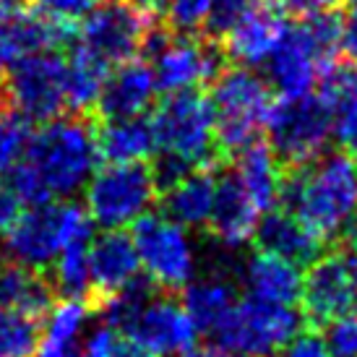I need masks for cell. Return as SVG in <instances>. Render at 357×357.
I'll use <instances>...</instances> for the list:
<instances>
[{
  "label": "cell",
  "mask_w": 357,
  "mask_h": 357,
  "mask_svg": "<svg viewBox=\"0 0 357 357\" xmlns=\"http://www.w3.org/2000/svg\"><path fill=\"white\" fill-rule=\"evenodd\" d=\"M31 133L29 149L8 172V185L24 206L73 199L89 183L100 165L97 130L79 115L42 123Z\"/></svg>",
  "instance_id": "1"
},
{
  "label": "cell",
  "mask_w": 357,
  "mask_h": 357,
  "mask_svg": "<svg viewBox=\"0 0 357 357\" xmlns=\"http://www.w3.org/2000/svg\"><path fill=\"white\" fill-rule=\"evenodd\" d=\"M321 243L339 240L357 217V162L344 151L324 154L282 180L279 204Z\"/></svg>",
  "instance_id": "2"
},
{
  "label": "cell",
  "mask_w": 357,
  "mask_h": 357,
  "mask_svg": "<svg viewBox=\"0 0 357 357\" xmlns=\"http://www.w3.org/2000/svg\"><path fill=\"white\" fill-rule=\"evenodd\" d=\"M159 162L154 169L159 190L193 167H211L219 157L214 115L208 97L178 91L159 102L149 118Z\"/></svg>",
  "instance_id": "3"
},
{
  "label": "cell",
  "mask_w": 357,
  "mask_h": 357,
  "mask_svg": "<svg viewBox=\"0 0 357 357\" xmlns=\"http://www.w3.org/2000/svg\"><path fill=\"white\" fill-rule=\"evenodd\" d=\"M94 238V222L76 201H47L24 208L3 232V253L10 264L47 271L70 243Z\"/></svg>",
  "instance_id": "4"
},
{
  "label": "cell",
  "mask_w": 357,
  "mask_h": 357,
  "mask_svg": "<svg viewBox=\"0 0 357 357\" xmlns=\"http://www.w3.org/2000/svg\"><path fill=\"white\" fill-rule=\"evenodd\" d=\"M211 115L217 146L225 154H238L256 144L266 128L268 109L274 105L271 84L258 76L256 68L232 66L211 81Z\"/></svg>",
  "instance_id": "5"
},
{
  "label": "cell",
  "mask_w": 357,
  "mask_h": 357,
  "mask_svg": "<svg viewBox=\"0 0 357 357\" xmlns=\"http://www.w3.org/2000/svg\"><path fill=\"white\" fill-rule=\"evenodd\" d=\"M339 47V19L334 10L287 26L277 50L266 60L268 81L279 94H305L316 86Z\"/></svg>",
  "instance_id": "6"
},
{
  "label": "cell",
  "mask_w": 357,
  "mask_h": 357,
  "mask_svg": "<svg viewBox=\"0 0 357 357\" xmlns=\"http://www.w3.org/2000/svg\"><path fill=\"white\" fill-rule=\"evenodd\" d=\"M264 130L282 167L298 169L326 154L334 139V112L313 91L282 94L268 109Z\"/></svg>",
  "instance_id": "7"
},
{
  "label": "cell",
  "mask_w": 357,
  "mask_h": 357,
  "mask_svg": "<svg viewBox=\"0 0 357 357\" xmlns=\"http://www.w3.org/2000/svg\"><path fill=\"white\" fill-rule=\"evenodd\" d=\"M157 196V178L146 162H107L84 185V208L102 229H126L149 214Z\"/></svg>",
  "instance_id": "8"
},
{
  "label": "cell",
  "mask_w": 357,
  "mask_h": 357,
  "mask_svg": "<svg viewBox=\"0 0 357 357\" xmlns=\"http://www.w3.org/2000/svg\"><path fill=\"white\" fill-rule=\"evenodd\" d=\"M305 326L295 305H274L264 300H238L208 337L214 349L238 357H271Z\"/></svg>",
  "instance_id": "9"
},
{
  "label": "cell",
  "mask_w": 357,
  "mask_h": 357,
  "mask_svg": "<svg viewBox=\"0 0 357 357\" xmlns=\"http://www.w3.org/2000/svg\"><path fill=\"white\" fill-rule=\"evenodd\" d=\"M144 277L162 292H180L196 277V250L183 225L165 214H144L130 225Z\"/></svg>",
  "instance_id": "10"
},
{
  "label": "cell",
  "mask_w": 357,
  "mask_h": 357,
  "mask_svg": "<svg viewBox=\"0 0 357 357\" xmlns=\"http://www.w3.org/2000/svg\"><path fill=\"white\" fill-rule=\"evenodd\" d=\"M146 52L159 91L165 94L199 91L222 70V47L188 31L162 34L154 29L146 42Z\"/></svg>",
  "instance_id": "11"
},
{
  "label": "cell",
  "mask_w": 357,
  "mask_h": 357,
  "mask_svg": "<svg viewBox=\"0 0 357 357\" xmlns=\"http://www.w3.org/2000/svg\"><path fill=\"white\" fill-rule=\"evenodd\" d=\"M151 34V13L136 8L130 0H100L81 19L76 45L112 68L146 50Z\"/></svg>",
  "instance_id": "12"
},
{
  "label": "cell",
  "mask_w": 357,
  "mask_h": 357,
  "mask_svg": "<svg viewBox=\"0 0 357 357\" xmlns=\"http://www.w3.org/2000/svg\"><path fill=\"white\" fill-rule=\"evenodd\" d=\"M66 58L58 52H34L8 68L3 84L10 107L29 123H50L68 109Z\"/></svg>",
  "instance_id": "13"
},
{
  "label": "cell",
  "mask_w": 357,
  "mask_h": 357,
  "mask_svg": "<svg viewBox=\"0 0 357 357\" xmlns=\"http://www.w3.org/2000/svg\"><path fill=\"white\" fill-rule=\"evenodd\" d=\"M300 303L310 326H324L331 318L349 313L357 303V250L339 243L307 264Z\"/></svg>",
  "instance_id": "14"
},
{
  "label": "cell",
  "mask_w": 357,
  "mask_h": 357,
  "mask_svg": "<svg viewBox=\"0 0 357 357\" xmlns=\"http://www.w3.org/2000/svg\"><path fill=\"white\" fill-rule=\"evenodd\" d=\"M284 31L287 21L279 0H248L238 10V16L219 31L225 40L222 55L245 68H261L277 50Z\"/></svg>",
  "instance_id": "15"
},
{
  "label": "cell",
  "mask_w": 357,
  "mask_h": 357,
  "mask_svg": "<svg viewBox=\"0 0 357 357\" xmlns=\"http://www.w3.org/2000/svg\"><path fill=\"white\" fill-rule=\"evenodd\" d=\"M70 40V24L40 10H16L0 19V70L34 52H58Z\"/></svg>",
  "instance_id": "16"
},
{
  "label": "cell",
  "mask_w": 357,
  "mask_h": 357,
  "mask_svg": "<svg viewBox=\"0 0 357 357\" xmlns=\"http://www.w3.org/2000/svg\"><path fill=\"white\" fill-rule=\"evenodd\" d=\"M139 256L128 232L123 229H105L100 238L89 245V279H91V303L105 300L126 289L136 282L139 274Z\"/></svg>",
  "instance_id": "17"
},
{
  "label": "cell",
  "mask_w": 357,
  "mask_h": 357,
  "mask_svg": "<svg viewBox=\"0 0 357 357\" xmlns=\"http://www.w3.org/2000/svg\"><path fill=\"white\" fill-rule=\"evenodd\" d=\"M157 91V79H154V70L146 60H123V63L109 68L100 100H97V109L105 120L144 115L154 105Z\"/></svg>",
  "instance_id": "18"
},
{
  "label": "cell",
  "mask_w": 357,
  "mask_h": 357,
  "mask_svg": "<svg viewBox=\"0 0 357 357\" xmlns=\"http://www.w3.org/2000/svg\"><path fill=\"white\" fill-rule=\"evenodd\" d=\"M253 240H256L258 250H266L271 256L284 258L295 266L313 264L324 253V245H326L282 206H274L261 214Z\"/></svg>",
  "instance_id": "19"
},
{
  "label": "cell",
  "mask_w": 357,
  "mask_h": 357,
  "mask_svg": "<svg viewBox=\"0 0 357 357\" xmlns=\"http://www.w3.org/2000/svg\"><path fill=\"white\" fill-rule=\"evenodd\" d=\"M258 219H261V211L248 199V193L240 188L232 169L219 175L217 196H214L211 217L206 225L211 229V235L227 248H240V245L253 240Z\"/></svg>",
  "instance_id": "20"
},
{
  "label": "cell",
  "mask_w": 357,
  "mask_h": 357,
  "mask_svg": "<svg viewBox=\"0 0 357 357\" xmlns=\"http://www.w3.org/2000/svg\"><path fill=\"white\" fill-rule=\"evenodd\" d=\"M219 172L211 167H193L167 188H162V208L165 217L183 227H206L217 196Z\"/></svg>",
  "instance_id": "21"
},
{
  "label": "cell",
  "mask_w": 357,
  "mask_h": 357,
  "mask_svg": "<svg viewBox=\"0 0 357 357\" xmlns=\"http://www.w3.org/2000/svg\"><path fill=\"white\" fill-rule=\"evenodd\" d=\"M94 316V305L86 298H63L52 303L40 328V344L34 357H84L81 337Z\"/></svg>",
  "instance_id": "22"
},
{
  "label": "cell",
  "mask_w": 357,
  "mask_h": 357,
  "mask_svg": "<svg viewBox=\"0 0 357 357\" xmlns=\"http://www.w3.org/2000/svg\"><path fill=\"white\" fill-rule=\"evenodd\" d=\"M243 284L248 289V298L253 300H264L274 305H295L303 289V274H300V266L284 258L258 250L245 261Z\"/></svg>",
  "instance_id": "23"
},
{
  "label": "cell",
  "mask_w": 357,
  "mask_h": 357,
  "mask_svg": "<svg viewBox=\"0 0 357 357\" xmlns=\"http://www.w3.org/2000/svg\"><path fill=\"white\" fill-rule=\"evenodd\" d=\"M232 175L238 178L240 188L248 193V199L264 214L279 204V190L284 180V167L277 154L264 144H250L235 154V169Z\"/></svg>",
  "instance_id": "24"
},
{
  "label": "cell",
  "mask_w": 357,
  "mask_h": 357,
  "mask_svg": "<svg viewBox=\"0 0 357 357\" xmlns=\"http://www.w3.org/2000/svg\"><path fill=\"white\" fill-rule=\"evenodd\" d=\"M55 298L58 295L52 289L50 279L45 277V271H34L10 261L0 266V307L45 318Z\"/></svg>",
  "instance_id": "25"
},
{
  "label": "cell",
  "mask_w": 357,
  "mask_h": 357,
  "mask_svg": "<svg viewBox=\"0 0 357 357\" xmlns=\"http://www.w3.org/2000/svg\"><path fill=\"white\" fill-rule=\"evenodd\" d=\"M97 146L100 159L107 162H146L157 154L154 130L144 115L105 120V126L97 130Z\"/></svg>",
  "instance_id": "26"
},
{
  "label": "cell",
  "mask_w": 357,
  "mask_h": 357,
  "mask_svg": "<svg viewBox=\"0 0 357 357\" xmlns=\"http://www.w3.org/2000/svg\"><path fill=\"white\" fill-rule=\"evenodd\" d=\"M235 303H238L235 287L219 277L190 279L188 284L180 289V305L185 307V313L199 334H211Z\"/></svg>",
  "instance_id": "27"
},
{
  "label": "cell",
  "mask_w": 357,
  "mask_h": 357,
  "mask_svg": "<svg viewBox=\"0 0 357 357\" xmlns=\"http://www.w3.org/2000/svg\"><path fill=\"white\" fill-rule=\"evenodd\" d=\"M248 0H165V16L175 31L199 34L201 29L222 31Z\"/></svg>",
  "instance_id": "28"
},
{
  "label": "cell",
  "mask_w": 357,
  "mask_h": 357,
  "mask_svg": "<svg viewBox=\"0 0 357 357\" xmlns=\"http://www.w3.org/2000/svg\"><path fill=\"white\" fill-rule=\"evenodd\" d=\"M109 73V66L94 58L84 47H73L70 58H66V89H68V109L86 112L97 107V100L102 94L105 79Z\"/></svg>",
  "instance_id": "29"
},
{
  "label": "cell",
  "mask_w": 357,
  "mask_h": 357,
  "mask_svg": "<svg viewBox=\"0 0 357 357\" xmlns=\"http://www.w3.org/2000/svg\"><path fill=\"white\" fill-rule=\"evenodd\" d=\"M94 240V238H91ZM91 240L70 243L60 250L50 266V284L60 298H86L91 300L89 279V245Z\"/></svg>",
  "instance_id": "30"
},
{
  "label": "cell",
  "mask_w": 357,
  "mask_h": 357,
  "mask_svg": "<svg viewBox=\"0 0 357 357\" xmlns=\"http://www.w3.org/2000/svg\"><path fill=\"white\" fill-rule=\"evenodd\" d=\"M40 328V318L0 307V357H34Z\"/></svg>",
  "instance_id": "31"
},
{
  "label": "cell",
  "mask_w": 357,
  "mask_h": 357,
  "mask_svg": "<svg viewBox=\"0 0 357 357\" xmlns=\"http://www.w3.org/2000/svg\"><path fill=\"white\" fill-rule=\"evenodd\" d=\"M31 123L13 107L0 105V178L19 165L31 141Z\"/></svg>",
  "instance_id": "32"
},
{
  "label": "cell",
  "mask_w": 357,
  "mask_h": 357,
  "mask_svg": "<svg viewBox=\"0 0 357 357\" xmlns=\"http://www.w3.org/2000/svg\"><path fill=\"white\" fill-rule=\"evenodd\" d=\"M318 97L326 102L337 118L339 112L357 107V66L355 63H331L321 76Z\"/></svg>",
  "instance_id": "33"
},
{
  "label": "cell",
  "mask_w": 357,
  "mask_h": 357,
  "mask_svg": "<svg viewBox=\"0 0 357 357\" xmlns=\"http://www.w3.org/2000/svg\"><path fill=\"white\" fill-rule=\"evenodd\" d=\"M81 352L84 357H151L136 342H130L120 328L109 326L105 321L91 328L86 342L81 344Z\"/></svg>",
  "instance_id": "34"
},
{
  "label": "cell",
  "mask_w": 357,
  "mask_h": 357,
  "mask_svg": "<svg viewBox=\"0 0 357 357\" xmlns=\"http://www.w3.org/2000/svg\"><path fill=\"white\" fill-rule=\"evenodd\" d=\"M324 326V344L328 357H357V313H342Z\"/></svg>",
  "instance_id": "35"
},
{
  "label": "cell",
  "mask_w": 357,
  "mask_h": 357,
  "mask_svg": "<svg viewBox=\"0 0 357 357\" xmlns=\"http://www.w3.org/2000/svg\"><path fill=\"white\" fill-rule=\"evenodd\" d=\"M97 3L100 0H34V6H37L40 13L52 16V19L58 21H66V24L81 21Z\"/></svg>",
  "instance_id": "36"
},
{
  "label": "cell",
  "mask_w": 357,
  "mask_h": 357,
  "mask_svg": "<svg viewBox=\"0 0 357 357\" xmlns=\"http://www.w3.org/2000/svg\"><path fill=\"white\" fill-rule=\"evenodd\" d=\"M271 357H328V349L321 334L310 331V328L307 331L300 328L298 334L289 339L287 344H282Z\"/></svg>",
  "instance_id": "37"
},
{
  "label": "cell",
  "mask_w": 357,
  "mask_h": 357,
  "mask_svg": "<svg viewBox=\"0 0 357 357\" xmlns=\"http://www.w3.org/2000/svg\"><path fill=\"white\" fill-rule=\"evenodd\" d=\"M334 139L342 146V151L357 162V107L339 112L334 118Z\"/></svg>",
  "instance_id": "38"
},
{
  "label": "cell",
  "mask_w": 357,
  "mask_h": 357,
  "mask_svg": "<svg viewBox=\"0 0 357 357\" xmlns=\"http://www.w3.org/2000/svg\"><path fill=\"white\" fill-rule=\"evenodd\" d=\"M339 47L344 50L349 63L357 66V6L339 19Z\"/></svg>",
  "instance_id": "39"
},
{
  "label": "cell",
  "mask_w": 357,
  "mask_h": 357,
  "mask_svg": "<svg viewBox=\"0 0 357 357\" xmlns=\"http://www.w3.org/2000/svg\"><path fill=\"white\" fill-rule=\"evenodd\" d=\"M21 211H24V204L19 201V196L13 193L8 183L0 178V235L19 219Z\"/></svg>",
  "instance_id": "40"
},
{
  "label": "cell",
  "mask_w": 357,
  "mask_h": 357,
  "mask_svg": "<svg viewBox=\"0 0 357 357\" xmlns=\"http://www.w3.org/2000/svg\"><path fill=\"white\" fill-rule=\"evenodd\" d=\"M279 6L284 8V13H292L298 19H313V16L328 13L334 0H279Z\"/></svg>",
  "instance_id": "41"
},
{
  "label": "cell",
  "mask_w": 357,
  "mask_h": 357,
  "mask_svg": "<svg viewBox=\"0 0 357 357\" xmlns=\"http://www.w3.org/2000/svg\"><path fill=\"white\" fill-rule=\"evenodd\" d=\"M21 3H24V0H0V19H6L10 13L21 10Z\"/></svg>",
  "instance_id": "42"
},
{
  "label": "cell",
  "mask_w": 357,
  "mask_h": 357,
  "mask_svg": "<svg viewBox=\"0 0 357 357\" xmlns=\"http://www.w3.org/2000/svg\"><path fill=\"white\" fill-rule=\"evenodd\" d=\"M136 8L146 10V13H154V10H159L162 6H165V0H130Z\"/></svg>",
  "instance_id": "43"
},
{
  "label": "cell",
  "mask_w": 357,
  "mask_h": 357,
  "mask_svg": "<svg viewBox=\"0 0 357 357\" xmlns=\"http://www.w3.org/2000/svg\"><path fill=\"white\" fill-rule=\"evenodd\" d=\"M214 357H238V355H229V352H222V349H214Z\"/></svg>",
  "instance_id": "44"
},
{
  "label": "cell",
  "mask_w": 357,
  "mask_h": 357,
  "mask_svg": "<svg viewBox=\"0 0 357 357\" xmlns=\"http://www.w3.org/2000/svg\"><path fill=\"white\" fill-rule=\"evenodd\" d=\"M3 97H6V89H3V81H0V105H3Z\"/></svg>",
  "instance_id": "45"
},
{
  "label": "cell",
  "mask_w": 357,
  "mask_h": 357,
  "mask_svg": "<svg viewBox=\"0 0 357 357\" xmlns=\"http://www.w3.org/2000/svg\"><path fill=\"white\" fill-rule=\"evenodd\" d=\"M347 3H352V6H357V0H347Z\"/></svg>",
  "instance_id": "46"
}]
</instances>
